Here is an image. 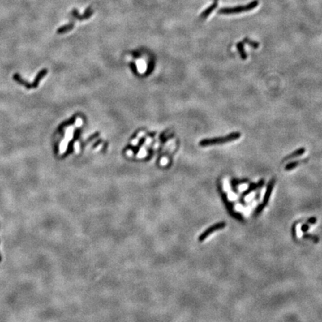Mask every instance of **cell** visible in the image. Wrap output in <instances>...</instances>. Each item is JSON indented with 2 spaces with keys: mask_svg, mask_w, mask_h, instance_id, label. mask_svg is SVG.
Here are the masks:
<instances>
[{
  "mask_svg": "<svg viewBox=\"0 0 322 322\" xmlns=\"http://www.w3.org/2000/svg\"><path fill=\"white\" fill-rule=\"evenodd\" d=\"M241 136V134L239 132H234L228 135L222 136V137H217V138H212V139H204L200 142L199 145L202 147L206 146H211V145H221L225 143H230V142L235 141L236 140L239 139Z\"/></svg>",
  "mask_w": 322,
  "mask_h": 322,
  "instance_id": "6da1fadb",
  "label": "cell"
},
{
  "mask_svg": "<svg viewBox=\"0 0 322 322\" xmlns=\"http://www.w3.org/2000/svg\"><path fill=\"white\" fill-rule=\"evenodd\" d=\"M258 5H259L258 0H254L251 2L245 5H240V6L234 7V8H222L219 10V14H225V15L240 14V13L251 11L253 9L256 8Z\"/></svg>",
  "mask_w": 322,
  "mask_h": 322,
  "instance_id": "7a4b0ae2",
  "label": "cell"
},
{
  "mask_svg": "<svg viewBox=\"0 0 322 322\" xmlns=\"http://www.w3.org/2000/svg\"><path fill=\"white\" fill-rule=\"evenodd\" d=\"M274 184H275V178H272V179L268 182V186H267L266 191H265V193L264 195V198H263V201L256 210V214L260 213L263 211V208L268 204L269 199H270V196L271 195H272V190L274 187Z\"/></svg>",
  "mask_w": 322,
  "mask_h": 322,
  "instance_id": "3957f363",
  "label": "cell"
},
{
  "mask_svg": "<svg viewBox=\"0 0 322 322\" xmlns=\"http://www.w3.org/2000/svg\"><path fill=\"white\" fill-rule=\"evenodd\" d=\"M225 226H226V224H225V222H219V223L215 224V225H212L210 227L207 228V230H205V231L199 236V241L200 242L204 241V240L206 239L209 236H210L211 234H213L214 232L217 231V230H221V229L225 228Z\"/></svg>",
  "mask_w": 322,
  "mask_h": 322,
  "instance_id": "277c9868",
  "label": "cell"
},
{
  "mask_svg": "<svg viewBox=\"0 0 322 322\" xmlns=\"http://www.w3.org/2000/svg\"><path fill=\"white\" fill-rule=\"evenodd\" d=\"M92 14H93V11L91 9L90 7V8H87V10L85 11L84 14L81 16L79 15V13H78V11L75 10V9H74V10L72 11V13H71V14H72V17H73L74 18H75V19H78L80 21H82V20H84V19H89V18H90L91 16L92 15Z\"/></svg>",
  "mask_w": 322,
  "mask_h": 322,
  "instance_id": "5b68a950",
  "label": "cell"
},
{
  "mask_svg": "<svg viewBox=\"0 0 322 322\" xmlns=\"http://www.w3.org/2000/svg\"><path fill=\"white\" fill-rule=\"evenodd\" d=\"M47 73H48V70L46 69H43V70H40L37 75H36V77L34 78L33 82L32 83V88H37L38 85H39L40 81L46 75Z\"/></svg>",
  "mask_w": 322,
  "mask_h": 322,
  "instance_id": "8992f818",
  "label": "cell"
},
{
  "mask_svg": "<svg viewBox=\"0 0 322 322\" xmlns=\"http://www.w3.org/2000/svg\"><path fill=\"white\" fill-rule=\"evenodd\" d=\"M13 79H14L16 82L19 84L20 85L24 86L25 88L28 89V90H30V89L32 88V84H30L27 81H25V80L23 79V78H22V76L19 73L14 74V75H13Z\"/></svg>",
  "mask_w": 322,
  "mask_h": 322,
  "instance_id": "52a82bcc",
  "label": "cell"
},
{
  "mask_svg": "<svg viewBox=\"0 0 322 322\" xmlns=\"http://www.w3.org/2000/svg\"><path fill=\"white\" fill-rule=\"evenodd\" d=\"M217 6H218V2H214L213 3V4L211 5L210 7H208L207 9H205V10L202 13H201V15H200V18H201V19H206V18H207V17H209V16L210 15L211 13H212L215 10V9L217 8Z\"/></svg>",
  "mask_w": 322,
  "mask_h": 322,
  "instance_id": "ba28073f",
  "label": "cell"
},
{
  "mask_svg": "<svg viewBox=\"0 0 322 322\" xmlns=\"http://www.w3.org/2000/svg\"><path fill=\"white\" fill-rule=\"evenodd\" d=\"M74 25H75V22H70V23H68L67 25H63V26L58 28L57 29V31H56V33H57L58 34H63L67 33V32H70V31H72V29H73Z\"/></svg>",
  "mask_w": 322,
  "mask_h": 322,
  "instance_id": "9c48e42d",
  "label": "cell"
},
{
  "mask_svg": "<svg viewBox=\"0 0 322 322\" xmlns=\"http://www.w3.org/2000/svg\"><path fill=\"white\" fill-rule=\"evenodd\" d=\"M305 152H306L305 148H298V149H297V150L294 151V152L291 153L290 154H289L288 156H286V157L283 159V161H289V160H292V159H294V158L300 157V156L303 155V154L305 153Z\"/></svg>",
  "mask_w": 322,
  "mask_h": 322,
  "instance_id": "30bf717a",
  "label": "cell"
},
{
  "mask_svg": "<svg viewBox=\"0 0 322 322\" xmlns=\"http://www.w3.org/2000/svg\"><path fill=\"white\" fill-rule=\"evenodd\" d=\"M236 49H237L238 52H239V54L242 59L243 60L246 59L247 54H246V52H245V48H244V43L243 41L239 42V43L236 44Z\"/></svg>",
  "mask_w": 322,
  "mask_h": 322,
  "instance_id": "8fae6325",
  "label": "cell"
},
{
  "mask_svg": "<svg viewBox=\"0 0 322 322\" xmlns=\"http://www.w3.org/2000/svg\"><path fill=\"white\" fill-rule=\"evenodd\" d=\"M263 184H264V180H260V181H259V183H253V184H251L250 187H248V190H247L245 192H244L243 195H248V193H250L251 192H252L253 190H256V189L261 187Z\"/></svg>",
  "mask_w": 322,
  "mask_h": 322,
  "instance_id": "7c38bea8",
  "label": "cell"
},
{
  "mask_svg": "<svg viewBox=\"0 0 322 322\" xmlns=\"http://www.w3.org/2000/svg\"><path fill=\"white\" fill-rule=\"evenodd\" d=\"M304 161H305L304 160H302V161L290 162V163H289L288 164H286V165L285 166V170L286 171H291V170H294V169H295L298 165H299L301 163H303Z\"/></svg>",
  "mask_w": 322,
  "mask_h": 322,
  "instance_id": "4fadbf2b",
  "label": "cell"
},
{
  "mask_svg": "<svg viewBox=\"0 0 322 322\" xmlns=\"http://www.w3.org/2000/svg\"><path fill=\"white\" fill-rule=\"evenodd\" d=\"M243 42L244 43H246V44H248L249 45H251V46L253 47L254 49H257L260 45V43H258V42L252 41V40H250L248 37L244 38Z\"/></svg>",
  "mask_w": 322,
  "mask_h": 322,
  "instance_id": "5bb4252c",
  "label": "cell"
},
{
  "mask_svg": "<svg viewBox=\"0 0 322 322\" xmlns=\"http://www.w3.org/2000/svg\"><path fill=\"white\" fill-rule=\"evenodd\" d=\"M316 221H317V219H316V218H314V217L310 218V219H308V222L310 223V224H316Z\"/></svg>",
  "mask_w": 322,
  "mask_h": 322,
  "instance_id": "9a60e30c",
  "label": "cell"
},
{
  "mask_svg": "<svg viewBox=\"0 0 322 322\" xmlns=\"http://www.w3.org/2000/svg\"><path fill=\"white\" fill-rule=\"evenodd\" d=\"M308 229H309V226H308V225H303V226L301 227V230H302V231H303V232H306L307 230H308Z\"/></svg>",
  "mask_w": 322,
  "mask_h": 322,
  "instance_id": "2e32d148",
  "label": "cell"
},
{
  "mask_svg": "<svg viewBox=\"0 0 322 322\" xmlns=\"http://www.w3.org/2000/svg\"><path fill=\"white\" fill-rule=\"evenodd\" d=\"M214 2H219V0H213Z\"/></svg>",
  "mask_w": 322,
  "mask_h": 322,
  "instance_id": "e0dca14e",
  "label": "cell"
},
{
  "mask_svg": "<svg viewBox=\"0 0 322 322\" xmlns=\"http://www.w3.org/2000/svg\"><path fill=\"white\" fill-rule=\"evenodd\" d=\"M0 261H1V256H0Z\"/></svg>",
  "mask_w": 322,
  "mask_h": 322,
  "instance_id": "ac0fdd59",
  "label": "cell"
}]
</instances>
